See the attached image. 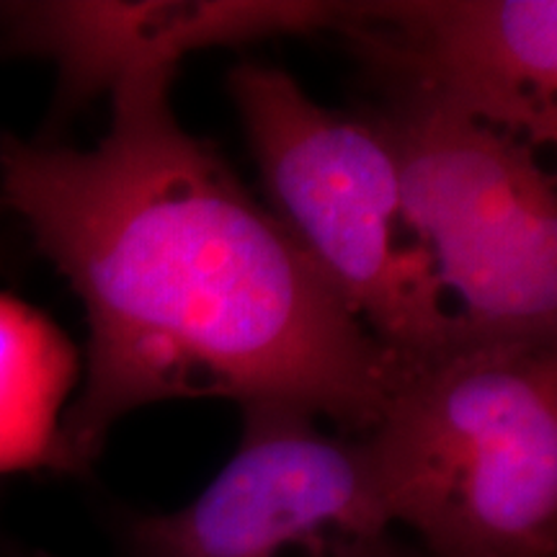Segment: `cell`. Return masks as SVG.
<instances>
[{
	"mask_svg": "<svg viewBox=\"0 0 557 557\" xmlns=\"http://www.w3.org/2000/svg\"><path fill=\"white\" fill-rule=\"evenodd\" d=\"M176 73L111 90L96 148L0 139V205L86 310V380L60 431L73 472L150 403H282L361 436L393 382L274 212L181 124Z\"/></svg>",
	"mask_w": 557,
	"mask_h": 557,
	"instance_id": "6da1fadb",
	"label": "cell"
},
{
	"mask_svg": "<svg viewBox=\"0 0 557 557\" xmlns=\"http://www.w3.org/2000/svg\"><path fill=\"white\" fill-rule=\"evenodd\" d=\"M389 524L426 557L557 555V338H470L395 361L359 436Z\"/></svg>",
	"mask_w": 557,
	"mask_h": 557,
	"instance_id": "7a4b0ae2",
	"label": "cell"
},
{
	"mask_svg": "<svg viewBox=\"0 0 557 557\" xmlns=\"http://www.w3.org/2000/svg\"><path fill=\"white\" fill-rule=\"evenodd\" d=\"M227 90L269 209L369 336L393 361L462 336L403 218L398 163L372 111L320 107L263 62L235 65Z\"/></svg>",
	"mask_w": 557,
	"mask_h": 557,
	"instance_id": "3957f363",
	"label": "cell"
},
{
	"mask_svg": "<svg viewBox=\"0 0 557 557\" xmlns=\"http://www.w3.org/2000/svg\"><path fill=\"white\" fill-rule=\"evenodd\" d=\"M372 116L403 218L470 338H557V194L532 145L423 103Z\"/></svg>",
	"mask_w": 557,
	"mask_h": 557,
	"instance_id": "277c9868",
	"label": "cell"
},
{
	"mask_svg": "<svg viewBox=\"0 0 557 557\" xmlns=\"http://www.w3.org/2000/svg\"><path fill=\"white\" fill-rule=\"evenodd\" d=\"M240 413L238 449L189 506L124 521L129 557H374L393 542L359 436L282 403Z\"/></svg>",
	"mask_w": 557,
	"mask_h": 557,
	"instance_id": "5b68a950",
	"label": "cell"
},
{
	"mask_svg": "<svg viewBox=\"0 0 557 557\" xmlns=\"http://www.w3.org/2000/svg\"><path fill=\"white\" fill-rule=\"evenodd\" d=\"M336 34L385 101L449 111L534 150L557 139L555 0L348 3Z\"/></svg>",
	"mask_w": 557,
	"mask_h": 557,
	"instance_id": "8992f818",
	"label": "cell"
},
{
	"mask_svg": "<svg viewBox=\"0 0 557 557\" xmlns=\"http://www.w3.org/2000/svg\"><path fill=\"white\" fill-rule=\"evenodd\" d=\"M338 0H47L0 3V52L58 67L54 114L70 116L122 83L178 70L186 54L269 37L338 32Z\"/></svg>",
	"mask_w": 557,
	"mask_h": 557,
	"instance_id": "52a82bcc",
	"label": "cell"
},
{
	"mask_svg": "<svg viewBox=\"0 0 557 557\" xmlns=\"http://www.w3.org/2000/svg\"><path fill=\"white\" fill-rule=\"evenodd\" d=\"M78 369L50 318L0 295V472L65 470L60 431Z\"/></svg>",
	"mask_w": 557,
	"mask_h": 557,
	"instance_id": "ba28073f",
	"label": "cell"
},
{
	"mask_svg": "<svg viewBox=\"0 0 557 557\" xmlns=\"http://www.w3.org/2000/svg\"><path fill=\"white\" fill-rule=\"evenodd\" d=\"M32 557H47V555H32ZM374 557H426V555H416V553H406V549H400L398 545H393V542H389L387 547H382L377 555Z\"/></svg>",
	"mask_w": 557,
	"mask_h": 557,
	"instance_id": "9c48e42d",
	"label": "cell"
}]
</instances>
